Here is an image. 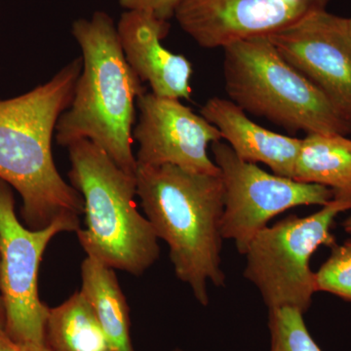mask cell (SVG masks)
Segmentation results:
<instances>
[{"label": "cell", "instance_id": "cell-1", "mask_svg": "<svg viewBox=\"0 0 351 351\" xmlns=\"http://www.w3.org/2000/svg\"><path fill=\"white\" fill-rule=\"evenodd\" d=\"M82 66L77 58L49 82L0 100V180L22 197V216L31 230L59 219H80L84 212L82 195L60 175L52 154L53 135L73 100Z\"/></svg>", "mask_w": 351, "mask_h": 351}, {"label": "cell", "instance_id": "cell-2", "mask_svg": "<svg viewBox=\"0 0 351 351\" xmlns=\"http://www.w3.org/2000/svg\"><path fill=\"white\" fill-rule=\"evenodd\" d=\"M71 34L82 49L83 66L73 100L58 121L57 144L68 147L91 141L119 168L136 175L132 143L143 82L126 61L108 14L97 11L90 19L75 21Z\"/></svg>", "mask_w": 351, "mask_h": 351}, {"label": "cell", "instance_id": "cell-3", "mask_svg": "<svg viewBox=\"0 0 351 351\" xmlns=\"http://www.w3.org/2000/svg\"><path fill=\"white\" fill-rule=\"evenodd\" d=\"M136 180L147 219L158 239L169 246L176 276L207 306L208 281L217 287L226 283L221 258V176L189 172L169 164L138 165Z\"/></svg>", "mask_w": 351, "mask_h": 351}, {"label": "cell", "instance_id": "cell-4", "mask_svg": "<svg viewBox=\"0 0 351 351\" xmlns=\"http://www.w3.org/2000/svg\"><path fill=\"white\" fill-rule=\"evenodd\" d=\"M68 149L69 178L84 201L85 228L76 232L83 250L113 269L142 276L160 249L151 223L136 206V175L119 168L91 141H77Z\"/></svg>", "mask_w": 351, "mask_h": 351}, {"label": "cell", "instance_id": "cell-5", "mask_svg": "<svg viewBox=\"0 0 351 351\" xmlns=\"http://www.w3.org/2000/svg\"><path fill=\"white\" fill-rule=\"evenodd\" d=\"M223 49L226 93L245 112L291 132L351 134L350 122L281 56L269 36L235 41Z\"/></svg>", "mask_w": 351, "mask_h": 351}, {"label": "cell", "instance_id": "cell-6", "mask_svg": "<svg viewBox=\"0 0 351 351\" xmlns=\"http://www.w3.org/2000/svg\"><path fill=\"white\" fill-rule=\"evenodd\" d=\"M350 209L351 201L334 198L317 213L291 215L254 237L244 254V276L255 284L269 309L289 306L306 313L316 292L311 258L320 246L336 245L332 223Z\"/></svg>", "mask_w": 351, "mask_h": 351}, {"label": "cell", "instance_id": "cell-7", "mask_svg": "<svg viewBox=\"0 0 351 351\" xmlns=\"http://www.w3.org/2000/svg\"><path fill=\"white\" fill-rule=\"evenodd\" d=\"M80 228V219L66 218L41 230L25 228L16 215L12 189L0 180V295L4 331L16 343L48 348L45 330L50 307L39 298V267L53 237Z\"/></svg>", "mask_w": 351, "mask_h": 351}, {"label": "cell", "instance_id": "cell-8", "mask_svg": "<svg viewBox=\"0 0 351 351\" xmlns=\"http://www.w3.org/2000/svg\"><path fill=\"white\" fill-rule=\"evenodd\" d=\"M211 147L225 189L221 235L234 241L243 255L254 237L277 215L304 205L324 206L334 199L331 189L270 174L240 159L221 141Z\"/></svg>", "mask_w": 351, "mask_h": 351}, {"label": "cell", "instance_id": "cell-9", "mask_svg": "<svg viewBox=\"0 0 351 351\" xmlns=\"http://www.w3.org/2000/svg\"><path fill=\"white\" fill-rule=\"evenodd\" d=\"M331 0H182L174 17L200 47L270 36L326 10Z\"/></svg>", "mask_w": 351, "mask_h": 351}, {"label": "cell", "instance_id": "cell-10", "mask_svg": "<svg viewBox=\"0 0 351 351\" xmlns=\"http://www.w3.org/2000/svg\"><path fill=\"white\" fill-rule=\"evenodd\" d=\"M138 122L133 130L138 165H174L198 174L221 175L210 159V144L223 140L221 132L177 99L145 92L137 100Z\"/></svg>", "mask_w": 351, "mask_h": 351}, {"label": "cell", "instance_id": "cell-11", "mask_svg": "<svg viewBox=\"0 0 351 351\" xmlns=\"http://www.w3.org/2000/svg\"><path fill=\"white\" fill-rule=\"evenodd\" d=\"M269 38L281 56L313 82L351 123V34L348 19L320 11Z\"/></svg>", "mask_w": 351, "mask_h": 351}, {"label": "cell", "instance_id": "cell-12", "mask_svg": "<svg viewBox=\"0 0 351 351\" xmlns=\"http://www.w3.org/2000/svg\"><path fill=\"white\" fill-rule=\"evenodd\" d=\"M117 29L126 61L143 82L149 83L152 93L177 100L191 99V62L161 44L169 32L168 21L149 11L132 9L122 13Z\"/></svg>", "mask_w": 351, "mask_h": 351}, {"label": "cell", "instance_id": "cell-13", "mask_svg": "<svg viewBox=\"0 0 351 351\" xmlns=\"http://www.w3.org/2000/svg\"><path fill=\"white\" fill-rule=\"evenodd\" d=\"M201 115L221 132L237 156L246 162L263 163L274 174L294 180L302 138L267 130L252 121L246 112L226 99H209Z\"/></svg>", "mask_w": 351, "mask_h": 351}, {"label": "cell", "instance_id": "cell-14", "mask_svg": "<svg viewBox=\"0 0 351 351\" xmlns=\"http://www.w3.org/2000/svg\"><path fill=\"white\" fill-rule=\"evenodd\" d=\"M294 180L321 184L334 191V198L351 201V140L338 134H307Z\"/></svg>", "mask_w": 351, "mask_h": 351}, {"label": "cell", "instance_id": "cell-15", "mask_svg": "<svg viewBox=\"0 0 351 351\" xmlns=\"http://www.w3.org/2000/svg\"><path fill=\"white\" fill-rule=\"evenodd\" d=\"M82 278L80 292L93 307L112 351H135L130 311L114 269L87 257L82 265Z\"/></svg>", "mask_w": 351, "mask_h": 351}, {"label": "cell", "instance_id": "cell-16", "mask_svg": "<svg viewBox=\"0 0 351 351\" xmlns=\"http://www.w3.org/2000/svg\"><path fill=\"white\" fill-rule=\"evenodd\" d=\"M45 335L51 351H112L93 307L80 291L49 309Z\"/></svg>", "mask_w": 351, "mask_h": 351}, {"label": "cell", "instance_id": "cell-17", "mask_svg": "<svg viewBox=\"0 0 351 351\" xmlns=\"http://www.w3.org/2000/svg\"><path fill=\"white\" fill-rule=\"evenodd\" d=\"M302 316L295 307L269 309L270 351H322L311 338Z\"/></svg>", "mask_w": 351, "mask_h": 351}, {"label": "cell", "instance_id": "cell-18", "mask_svg": "<svg viewBox=\"0 0 351 351\" xmlns=\"http://www.w3.org/2000/svg\"><path fill=\"white\" fill-rule=\"evenodd\" d=\"M316 292L331 293L351 302V241L335 245L326 262L314 274Z\"/></svg>", "mask_w": 351, "mask_h": 351}, {"label": "cell", "instance_id": "cell-19", "mask_svg": "<svg viewBox=\"0 0 351 351\" xmlns=\"http://www.w3.org/2000/svg\"><path fill=\"white\" fill-rule=\"evenodd\" d=\"M182 0H119L120 6L126 10L141 9L149 11L158 19L169 21Z\"/></svg>", "mask_w": 351, "mask_h": 351}, {"label": "cell", "instance_id": "cell-20", "mask_svg": "<svg viewBox=\"0 0 351 351\" xmlns=\"http://www.w3.org/2000/svg\"><path fill=\"white\" fill-rule=\"evenodd\" d=\"M0 351H51L49 348L39 350V348H31L16 343L12 339L9 338L3 329H0Z\"/></svg>", "mask_w": 351, "mask_h": 351}, {"label": "cell", "instance_id": "cell-21", "mask_svg": "<svg viewBox=\"0 0 351 351\" xmlns=\"http://www.w3.org/2000/svg\"><path fill=\"white\" fill-rule=\"evenodd\" d=\"M5 327V311H4L3 302H2L1 295H0V329Z\"/></svg>", "mask_w": 351, "mask_h": 351}, {"label": "cell", "instance_id": "cell-22", "mask_svg": "<svg viewBox=\"0 0 351 351\" xmlns=\"http://www.w3.org/2000/svg\"><path fill=\"white\" fill-rule=\"evenodd\" d=\"M343 226H345L346 232L351 234V216L348 217V219H346L345 223H343Z\"/></svg>", "mask_w": 351, "mask_h": 351}, {"label": "cell", "instance_id": "cell-23", "mask_svg": "<svg viewBox=\"0 0 351 351\" xmlns=\"http://www.w3.org/2000/svg\"><path fill=\"white\" fill-rule=\"evenodd\" d=\"M348 27H350V34H351V18L350 19H348Z\"/></svg>", "mask_w": 351, "mask_h": 351}, {"label": "cell", "instance_id": "cell-24", "mask_svg": "<svg viewBox=\"0 0 351 351\" xmlns=\"http://www.w3.org/2000/svg\"><path fill=\"white\" fill-rule=\"evenodd\" d=\"M174 351H182V350H176Z\"/></svg>", "mask_w": 351, "mask_h": 351}]
</instances>
